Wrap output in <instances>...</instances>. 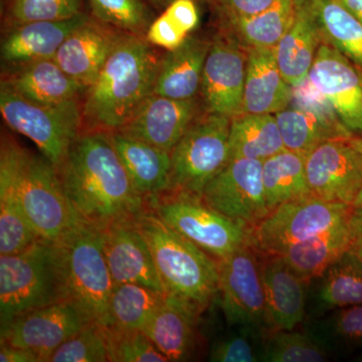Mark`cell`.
<instances>
[{"mask_svg":"<svg viewBox=\"0 0 362 362\" xmlns=\"http://www.w3.org/2000/svg\"><path fill=\"white\" fill-rule=\"evenodd\" d=\"M58 173L71 209L86 223L102 228L149 211L148 199L136 189L107 132L81 133Z\"/></svg>","mask_w":362,"mask_h":362,"instance_id":"obj_1","label":"cell"},{"mask_svg":"<svg viewBox=\"0 0 362 362\" xmlns=\"http://www.w3.org/2000/svg\"><path fill=\"white\" fill-rule=\"evenodd\" d=\"M145 35L125 33L82 101L88 131L114 132L153 93L161 59Z\"/></svg>","mask_w":362,"mask_h":362,"instance_id":"obj_2","label":"cell"},{"mask_svg":"<svg viewBox=\"0 0 362 362\" xmlns=\"http://www.w3.org/2000/svg\"><path fill=\"white\" fill-rule=\"evenodd\" d=\"M0 177L11 183L40 239L59 242L81 221L66 199L58 168L11 136L2 135Z\"/></svg>","mask_w":362,"mask_h":362,"instance_id":"obj_3","label":"cell"},{"mask_svg":"<svg viewBox=\"0 0 362 362\" xmlns=\"http://www.w3.org/2000/svg\"><path fill=\"white\" fill-rule=\"evenodd\" d=\"M70 302L65 257L59 242L40 239L0 257V325L26 312Z\"/></svg>","mask_w":362,"mask_h":362,"instance_id":"obj_4","label":"cell"},{"mask_svg":"<svg viewBox=\"0 0 362 362\" xmlns=\"http://www.w3.org/2000/svg\"><path fill=\"white\" fill-rule=\"evenodd\" d=\"M166 292L206 309L218 293V261L163 223L149 209L138 220Z\"/></svg>","mask_w":362,"mask_h":362,"instance_id":"obj_5","label":"cell"},{"mask_svg":"<svg viewBox=\"0 0 362 362\" xmlns=\"http://www.w3.org/2000/svg\"><path fill=\"white\" fill-rule=\"evenodd\" d=\"M149 209L169 228L218 261L251 245V226L218 213L201 195L169 190L150 199Z\"/></svg>","mask_w":362,"mask_h":362,"instance_id":"obj_6","label":"cell"},{"mask_svg":"<svg viewBox=\"0 0 362 362\" xmlns=\"http://www.w3.org/2000/svg\"><path fill=\"white\" fill-rule=\"evenodd\" d=\"M59 243L65 257L70 302L90 322L108 327L115 285L102 249L100 228L80 221Z\"/></svg>","mask_w":362,"mask_h":362,"instance_id":"obj_7","label":"cell"},{"mask_svg":"<svg viewBox=\"0 0 362 362\" xmlns=\"http://www.w3.org/2000/svg\"><path fill=\"white\" fill-rule=\"evenodd\" d=\"M0 112L7 125L32 140L57 168L66 158L84 126L82 101L37 104L1 84Z\"/></svg>","mask_w":362,"mask_h":362,"instance_id":"obj_8","label":"cell"},{"mask_svg":"<svg viewBox=\"0 0 362 362\" xmlns=\"http://www.w3.org/2000/svg\"><path fill=\"white\" fill-rule=\"evenodd\" d=\"M228 117L204 111L171 151V190L202 195L230 159Z\"/></svg>","mask_w":362,"mask_h":362,"instance_id":"obj_9","label":"cell"},{"mask_svg":"<svg viewBox=\"0 0 362 362\" xmlns=\"http://www.w3.org/2000/svg\"><path fill=\"white\" fill-rule=\"evenodd\" d=\"M354 206L309 194L285 202L252 228L251 246L264 255L312 239L351 220Z\"/></svg>","mask_w":362,"mask_h":362,"instance_id":"obj_10","label":"cell"},{"mask_svg":"<svg viewBox=\"0 0 362 362\" xmlns=\"http://www.w3.org/2000/svg\"><path fill=\"white\" fill-rule=\"evenodd\" d=\"M275 116L285 149L304 156L324 142L356 137L343 125L327 100L313 87L308 78L293 87L289 107Z\"/></svg>","mask_w":362,"mask_h":362,"instance_id":"obj_11","label":"cell"},{"mask_svg":"<svg viewBox=\"0 0 362 362\" xmlns=\"http://www.w3.org/2000/svg\"><path fill=\"white\" fill-rule=\"evenodd\" d=\"M255 251L247 245L218 261V293L228 324L259 331L267 325L266 297L261 262Z\"/></svg>","mask_w":362,"mask_h":362,"instance_id":"obj_12","label":"cell"},{"mask_svg":"<svg viewBox=\"0 0 362 362\" xmlns=\"http://www.w3.org/2000/svg\"><path fill=\"white\" fill-rule=\"evenodd\" d=\"M209 206L254 228L270 214L263 183V161L230 159L202 190Z\"/></svg>","mask_w":362,"mask_h":362,"instance_id":"obj_13","label":"cell"},{"mask_svg":"<svg viewBox=\"0 0 362 362\" xmlns=\"http://www.w3.org/2000/svg\"><path fill=\"white\" fill-rule=\"evenodd\" d=\"M247 49L221 32L211 42L199 98L204 111L233 118L243 111Z\"/></svg>","mask_w":362,"mask_h":362,"instance_id":"obj_14","label":"cell"},{"mask_svg":"<svg viewBox=\"0 0 362 362\" xmlns=\"http://www.w3.org/2000/svg\"><path fill=\"white\" fill-rule=\"evenodd\" d=\"M311 194L327 202L354 204L362 189V154L351 139L324 142L306 156Z\"/></svg>","mask_w":362,"mask_h":362,"instance_id":"obj_15","label":"cell"},{"mask_svg":"<svg viewBox=\"0 0 362 362\" xmlns=\"http://www.w3.org/2000/svg\"><path fill=\"white\" fill-rule=\"evenodd\" d=\"M90 321L71 302L49 305L26 312L1 327V344L35 352L40 362Z\"/></svg>","mask_w":362,"mask_h":362,"instance_id":"obj_16","label":"cell"},{"mask_svg":"<svg viewBox=\"0 0 362 362\" xmlns=\"http://www.w3.org/2000/svg\"><path fill=\"white\" fill-rule=\"evenodd\" d=\"M308 80L327 100L343 125L362 135V71L341 52L321 45Z\"/></svg>","mask_w":362,"mask_h":362,"instance_id":"obj_17","label":"cell"},{"mask_svg":"<svg viewBox=\"0 0 362 362\" xmlns=\"http://www.w3.org/2000/svg\"><path fill=\"white\" fill-rule=\"evenodd\" d=\"M138 220L117 221L100 228L114 285L134 283L168 293Z\"/></svg>","mask_w":362,"mask_h":362,"instance_id":"obj_18","label":"cell"},{"mask_svg":"<svg viewBox=\"0 0 362 362\" xmlns=\"http://www.w3.org/2000/svg\"><path fill=\"white\" fill-rule=\"evenodd\" d=\"M204 111L199 97L176 100L152 93L118 131L171 153L190 124Z\"/></svg>","mask_w":362,"mask_h":362,"instance_id":"obj_19","label":"cell"},{"mask_svg":"<svg viewBox=\"0 0 362 362\" xmlns=\"http://www.w3.org/2000/svg\"><path fill=\"white\" fill-rule=\"evenodd\" d=\"M125 33L90 14L88 21L66 37L54 59L70 77L88 88L96 80Z\"/></svg>","mask_w":362,"mask_h":362,"instance_id":"obj_20","label":"cell"},{"mask_svg":"<svg viewBox=\"0 0 362 362\" xmlns=\"http://www.w3.org/2000/svg\"><path fill=\"white\" fill-rule=\"evenodd\" d=\"M261 272L267 325L273 331L294 329L303 321L306 311L307 280L278 255L265 254Z\"/></svg>","mask_w":362,"mask_h":362,"instance_id":"obj_21","label":"cell"},{"mask_svg":"<svg viewBox=\"0 0 362 362\" xmlns=\"http://www.w3.org/2000/svg\"><path fill=\"white\" fill-rule=\"evenodd\" d=\"M324 44L322 32L310 0H295L291 25L275 49L279 68L292 87L308 78L317 52Z\"/></svg>","mask_w":362,"mask_h":362,"instance_id":"obj_22","label":"cell"},{"mask_svg":"<svg viewBox=\"0 0 362 362\" xmlns=\"http://www.w3.org/2000/svg\"><path fill=\"white\" fill-rule=\"evenodd\" d=\"M90 16L85 11L68 20L33 21L11 26L1 42L2 61L18 68L54 59L66 37Z\"/></svg>","mask_w":362,"mask_h":362,"instance_id":"obj_23","label":"cell"},{"mask_svg":"<svg viewBox=\"0 0 362 362\" xmlns=\"http://www.w3.org/2000/svg\"><path fill=\"white\" fill-rule=\"evenodd\" d=\"M293 87L279 68L274 47L247 49L242 114H277L289 107Z\"/></svg>","mask_w":362,"mask_h":362,"instance_id":"obj_24","label":"cell"},{"mask_svg":"<svg viewBox=\"0 0 362 362\" xmlns=\"http://www.w3.org/2000/svg\"><path fill=\"white\" fill-rule=\"evenodd\" d=\"M201 306L177 295L165 300L143 332L169 361H187L194 349Z\"/></svg>","mask_w":362,"mask_h":362,"instance_id":"obj_25","label":"cell"},{"mask_svg":"<svg viewBox=\"0 0 362 362\" xmlns=\"http://www.w3.org/2000/svg\"><path fill=\"white\" fill-rule=\"evenodd\" d=\"M108 133L136 189L149 199L171 190V153L120 131Z\"/></svg>","mask_w":362,"mask_h":362,"instance_id":"obj_26","label":"cell"},{"mask_svg":"<svg viewBox=\"0 0 362 362\" xmlns=\"http://www.w3.org/2000/svg\"><path fill=\"white\" fill-rule=\"evenodd\" d=\"M211 42L189 35L187 40L161 59L154 94L176 100L199 97L202 71Z\"/></svg>","mask_w":362,"mask_h":362,"instance_id":"obj_27","label":"cell"},{"mask_svg":"<svg viewBox=\"0 0 362 362\" xmlns=\"http://www.w3.org/2000/svg\"><path fill=\"white\" fill-rule=\"evenodd\" d=\"M1 84L30 101L44 105L81 99L87 90L70 77L54 59L18 66Z\"/></svg>","mask_w":362,"mask_h":362,"instance_id":"obj_28","label":"cell"},{"mask_svg":"<svg viewBox=\"0 0 362 362\" xmlns=\"http://www.w3.org/2000/svg\"><path fill=\"white\" fill-rule=\"evenodd\" d=\"M350 242L351 220L322 235L286 247L274 255L280 256L298 275L309 281L320 277L349 251Z\"/></svg>","mask_w":362,"mask_h":362,"instance_id":"obj_29","label":"cell"},{"mask_svg":"<svg viewBox=\"0 0 362 362\" xmlns=\"http://www.w3.org/2000/svg\"><path fill=\"white\" fill-rule=\"evenodd\" d=\"M284 149L277 119L273 114H240L232 118L230 159L264 161Z\"/></svg>","mask_w":362,"mask_h":362,"instance_id":"obj_30","label":"cell"},{"mask_svg":"<svg viewBox=\"0 0 362 362\" xmlns=\"http://www.w3.org/2000/svg\"><path fill=\"white\" fill-rule=\"evenodd\" d=\"M295 0H274L263 13L240 20H221L225 33L245 49L275 47L293 21Z\"/></svg>","mask_w":362,"mask_h":362,"instance_id":"obj_31","label":"cell"},{"mask_svg":"<svg viewBox=\"0 0 362 362\" xmlns=\"http://www.w3.org/2000/svg\"><path fill=\"white\" fill-rule=\"evenodd\" d=\"M263 183L269 211L312 194L306 175V156L284 149L263 161Z\"/></svg>","mask_w":362,"mask_h":362,"instance_id":"obj_32","label":"cell"},{"mask_svg":"<svg viewBox=\"0 0 362 362\" xmlns=\"http://www.w3.org/2000/svg\"><path fill=\"white\" fill-rule=\"evenodd\" d=\"M324 44L341 52L362 71V23L338 0H310Z\"/></svg>","mask_w":362,"mask_h":362,"instance_id":"obj_33","label":"cell"},{"mask_svg":"<svg viewBox=\"0 0 362 362\" xmlns=\"http://www.w3.org/2000/svg\"><path fill=\"white\" fill-rule=\"evenodd\" d=\"M166 294L134 283L114 286L109 308L110 326L143 331L160 308Z\"/></svg>","mask_w":362,"mask_h":362,"instance_id":"obj_34","label":"cell"},{"mask_svg":"<svg viewBox=\"0 0 362 362\" xmlns=\"http://www.w3.org/2000/svg\"><path fill=\"white\" fill-rule=\"evenodd\" d=\"M317 302L323 310H337L362 304V265L349 251L322 275Z\"/></svg>","mask_w":362,"mask_h":362,"instance_id":"obj_35","label":"cell"},{"mask_svg":"<svg viewBox=\"0 0 362 362\" xmlns=\"http://www.w3.org/2000/svg\"><path fill=\"white\" fill-rule=\"evenodd\" d=\"M39 240L11 183L0 177V254H18Z\"/></svg>","mask_w":362,"mask_h":362,"instance_id":"obj_36","label":"cell"},{"mask_svg":"<svg viewBox=\"0 0 362 362\" xmlns=\"http://www.w3.org/2000/svg\"><path fill=\"white\" fill-rule=\"evenodd\" d=\"M294 330V329H293ZM293 330L273 331L262 347L261 361L322 362L328 359L327 347L312 333Z\"/></svg>","mask_w":362,"mask_h":362,"instance_id":"obj_37","label":"cell"},{"mask_svg":"<svg viewBox=\"0 0 362 362\" xmlns=\"http://www.w3.org/2000/svg\"><path fill=\"white\" fill-rule=\"evenodd\" d=\"M98 21L132 35H146L150 13L145 0H88Z\"/></svg>","mask_w":362,"mask_h":362,"instance_id":"obj_38","label":"cell"},{"mask_svg":"<svg viewBox=\"0 0 362 362\" xmlns=\"http://www.w3.org/2000/svg\"><path fill=\"white\" fill-rule=\"evenodd\" d=\"M85 0H7L11 26L33 21L68 20L85 13Z\"/></svg>","mask_w":362,"mask_h":362,"instance_id":"obj_39","label":"cell"},{"mask_svg":"<svg viewBox=\"0 0 362 362\" xmlns=\"http://www.w3.org/2000/svg\"><path fill=\"white\" fill-rule=\"evenodd\" d=\"M109 352L104 326L90 322L59 345L47 362H108Z\"/></svg>","mask_w":362,"mask_h":362,"instance_id":"obj_40","label":"cell"},{"mask_svg":"<svg viewBox=\"0 0 362 362\" xmlns=\"http://www.w3.org/2000/svg\"><path fill=\"white\" fill-rule=\"evenodd\" d=\"M312 334L326 347L329 344L345 350L362 349V304L334 310Z\"/></svg>","mask_w":362,"mask_h":362,"instance_id":"obj_41","label":"cell"},{"mask_svg":"<svg viewBox=\"0 0 362 362\" xmlns=\"http://www.w3.org/2000/svg\"><path fill=\"white\" fill-rule=\"evenodd\" d=\"M109 362H168V358L142 330L105 327Z\"/></svg>","mask_w":362,"mask_h":362,"instance_id":"obj_42","label":"cell"},{"mask_svg":"<svg viewBox=\"0 0 362 362\" xmlns=\"http://www.w3.org/2000/svg\"><path fill=\"white\" fill-rule=\"evenodd\" d=\"M258 331L242 328V334H233L214 342L209 361L214 362H256L261 361L262 350L255 345L251 335Z\"/></svg>","mask_w":362,"mask_h":362,"instance_id":"obj_43","label":"cell"},{"mask_svg":"<svg viewBox=\"0 0 362 362\" xmlns=\"http://www.w3.org/2000/svg\"><path fill=\"white\" fill-rule=\"evenodd\" d=\"M189 35L190 33L177 18L163 11L156 20L150 23L145 37L150 45L169 52L180 47Z\"/></svg>","mask_w":362,"mask_h":362,"instance_id":"obj_44","label":"cell"},{"mask_svg":"<svg viewBox=\"0 0 362 362\" xmlns=\"http://www.w3.org/2000/svg\"><path fill=\"white\" fill-rule=\"evenodd\" d=\"M220 20H240L263 13L274 0H209Z\"/></svg>","mask_w":362,"mask_h":362,"instance_id":"obj_45","label":"cell"},{"mask_svg":"<svg viewBox=\"0 0 362 362\" xmlns=\"http://www.w3.org/2000/svg\"><path fill=\"white\" fill-rule=\"evenodd\" d=\"M0 361L1 362H40V357L25 349L1 344L0 347Z\"/></svg>","mask_w":362,"mask_h":362,"instance_id":"obj_46","label":"cell"},{"mask_svg":"<svg viewBox=\"0 0 362 362\" xmlns=\"http://www.w3.org/2000/svg\"><path fill=\"white\" fill-rule=\"evenodd\" d=\"M349 251L362 265V214L354 213L351 218V242Z\"/></svg>","mask_w":362,"mask_h":362,"instance_id":"obj_47","label":"cell"},{"mask_svg":"<svg viewBox=\"0 0 362 362\" xmlns=\"http://www.w3.org/2000/svg\"><path fill=\"white\" fill-rule=\"evenodd\" d=\"M343 6L362 23V0H338Z\"/></svg>","mask_w":362,"mask_h":362,"instance_id":"obj_48","label":"cell"},{"mask_svg":"<svg viewBox=\"0 0 362 362\" xmlns=\"http://www.w3.org/2000/svg\"><path fill=\"white\" fill-rule=\"evenodd\" d=\"M145 1L158 11H162V9L164 11L175 0H145Z\"/></svg>","mask_w":362,"mask_h":362,"instance_id":"obj_49","label":"cell"},{"mask_svg":"<svg viewBox=\"0 0 362 362\" xmlns=\"http://www.w3.org/2000/svg\"><path fill=\"white\" fill-rule=\"evenodd\" d=\"M352 206H354V213L362 214V189L359 194L357 195L356 199Z\"/></svg>","mask_w":362,"mask_h":362,"instance_id":"obj_50","label":"cell"},{"mask_svg":"<svg viewBox=\"0 0 362 362\" xmlns=\"http://www.w3.org/2000/svg\"><path fill=\"white\" fill-rule=\"evenodd\" d=\"M352 144L356 147V149H358L359 151L361 152L362 154V135L361 136H356V137L352 138L351 139Z\"/></svg>","mask_w":362,"mask_h":362,"instance_id":"obj_51","label":"cell"},{"mask_svg":"<svg viewBox=\"0 0 362 362\" xmlns=\"http://www.w3.org/2000/svg\"><path fill=\"white\" fill-rule=\"evenodd\" d=\"M357 361H362V354H361V356H359L358 357H357Z\"/></svg>","mask_w":362,"mask_h":362,"instance_id":"obj_52","label":"cell"}]
</instances>
